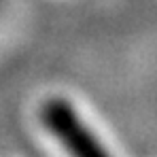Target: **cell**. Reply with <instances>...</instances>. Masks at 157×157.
Segmentation results:
<instances>
[{
	"label": "cell",
	"instance_id": "6da1fadb",
	"mask_svg": "<svg viewBox=\"0 0 157 157\" xmlns=\"http://www.w3.org/2000/svg\"><path fill=\"white\" fill-rule=\"evenodd\" d=\"M43 123L70 153L106 155V149L100 144V140L83 123L72 104H68L66 100H49L43 108Z\"/></svg>",
	"mask_w": 157,
	"mask_h": 157
}]
</instances>
